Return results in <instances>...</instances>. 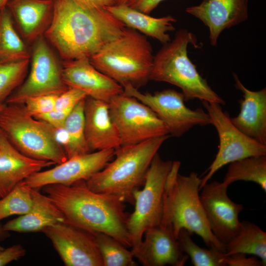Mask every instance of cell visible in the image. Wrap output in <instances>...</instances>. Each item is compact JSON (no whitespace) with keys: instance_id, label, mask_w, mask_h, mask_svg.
Here are the masks:
<instances>
[{"instance_id":"cell-1","label":"cell","mask_w":266,"mask_h":266,"mask_svg":"<svg viewBox=\"0 0 266 266\" xmlns=\"http://www.w3.org/2000/svg\"><path fill=\"white\" fill-rule=\"evenodd\" d=\"M43 35L64 61L90 59L121 34L126 26L105 9H86L72 0H53Z\"/></svg>"},{"instance_id":"cell-2","label":"cell","mask_w":266,"mask_h":266,"mask_svg":"<svg viewBox=\"0 0 266 266\" xmlns=\"http://www.w3.org/2000/svg\"><path fill=\"white\" fill-rule=\"evenodd\" d=\"M43 188L64 215L65 223L92 233H106L126 247H132L127 227L129 215L125 211L124 202L118 198L92 191L85 180Z\"/></svg>"},{"instance_id":"cell-3","label":"cell","mask_w":266,"mask_h":266,"mask_svg":"<svg viewBox=\"0 0 266 266\" xmlns=\"http://www.w3.org/2000/svg\"><path fill=\"white\" fill-rule=\"evenodd\" d=\"M179 161H174L167 175L164 195V210L161 224L170 227L177 239L182 229L195 233L208 248L226 253L225 245L211 232L199 192L201 179L195 172L188 176L179 173Z\"/></svg>"},{"instance_id":"cell-4","label":"cell","mask_w":266,"mask_h":266,"mask_svg":"<svg viewBox=\"0 0 266 266\" xmlns=\"http://www.w3.org/2000/svg\"><path fill=\"white\" fill-rule=\"evenodd\" d=\"M169 134L149 139L114 151L113 160L86 181L92 191L134 203L133 192L143 185L151 162Z\"/></svg>"},{"instance_id":"cell-5","label":"cell","mask_w":266,"mask_h":266,"mask_svg":"<svg viewBox=\"0 0 266 266\" xmlns=\"http://www.w3.org/2000/svg\"><path fill=\"white\" fill-rule=\"evenodd\" d=\"M154 56L147 38L126 27L120 35L106 44L90 59L92 65L123 88L138 89L149 80Z\"/></svg>"},{"instance_id":"cell-6","label":"cell","mask_w":266,"mask_h":266,"mask_svg":"<svg viewBox=\"0 0 266 266\" xmlns=\"http://www.w3.org/2000/svg\"><path fill=\"white\" fill-rule=\"evenodd\" d=\"M194 35L186 29L176 33L172 40L164 44L154 56L149 80L165 82L182 90L185 100L224 104V100L208 84L188 56L187 47L195 44Z\"/></svg>"},{"instance_id":"cell-7","label":"cell","mask_w":266,"mask_h":266,"mask_svg":"<svg viewBox=\"0 0 266 266\" xmlns=\"http://www.w3.org/2000/svg\"><path fill=\"white\" fill-rule=\"evenodd\" d=\"M0 130L25 155L60 164L67 157L57 141L54 128L27 112L23 104H6L0 109Z\"/></svg>"},{"instance_id":"cell-8","label":"cell","mask_w":266,"mask_h":266,"mask_svg":"<svg viewBox=\"0 0 266 266\" xmlns=\"http://www.w3.org/2000/svg\"><path fill=\"white\" fill-rule=\"evenodd\" d=\"M172 163L164 161L157 153L147 171L143 188L133 192L134 210L129 215L127 224L132 249L139 246L147 230L161 223L165 184Z\"/></svg>"},{"instance_id":"cell-9","label":"cell","mask_w":266,"mask_h":266,"mask_svg":"<svg viewBox=\"0 0 266 266\" xmlns=\"http://www.w3.org/2000/svg\"><path fill=\"white\" fill-rule=\"evenodd\" d=\"M30 62L28 75L6 104H23L27 99L38 96L59 95L69 88L62 78V65L43 35L32 43Z\"/></svg>"},{"instance_id":"cell-10","label":"cell","mask_w":266,"mask_h":266,"mask_svg":"<svg viewBox=\"0 0 266 266\" xmlns=\"http://www.w3.org/2000/svg\"><path fill=\"white\" fill-rule=\"evenodd\" d=\"M108 103L121 146L169 134L166 125L149 107L124 92Z\"/></svg>"},{"instance_id":"cell-11","label":"cell","mask_w":266,"mask_h":266,"mask_svg":"<svg viewBox=\"0 0 266 266\" xmlns=\"http://www.w3.org/2000/svg\"><path fill=\"white\" fill-rule=\"evenodd\" d=\"M123 89L125 94L149 107L166 125L170 136L179 137L194 126L211 124L207 113L186 106L182 93L166 89L153 94L143 93L130 85Z\"/></svg>"},{"instance_id":"cell-12","label":"cell","mask_w":266,"mask_h":266,"mask_svg":"<svg viewBox=\"0 0 266 266\" xmlns=\"http://www.w3.org/2000/svg\"><path fill=\"white\" fill-rule=\"evenodd\" d=\"M219 138L216 157L201 179L200 190L220 168L233 162L245 158L266 155V145L260 143L240 132L232 123L229 114L221 104L202 101Z\"/></svg>"},{"instance_id":"cell-13","label":"cell","mask_w":266,"mask_h":266,"mask_svg":"<svg viewBox=\"0 0 266 266\" xmlns=\"http://www.w3.org/2000/svg\"><path fill=\"white\" fill-rule=\"evenodd\" d=\"M51 240L67 266H103L94 234L65 222L48 226L42 231Z\"/></svg>"},{"instance_id":"cell-14","label":"cell","mask_w":266,"mask_h":266,"mask_svg":"<svg viewBox=\"0 0 266 266\" xmlns=\"http://www.w3.org/2000/svg\"><path fill=\"white\" fill-rule=\"evenodd\" d=\"M228 187L224 182L206 183L201 187L200 195L211 232L225 246L240 230L238 215L243 209L241 204L229 198Z\"/></svg>"},{"instance_id":"cell-15","label":"cell","mask_w":266,"mask_h":266,"mask_svg":"<svg viewBox=\"0 0 266 266\" xmlns=\"http://www.w3.org/2000/svg\"><path fill=\"white\" fill-rule=\"evenodd\" d=\"M114 151L106 149L72 157L52 168L33 173L23 182L30 188L39 189L50 184L70 185L86 181L113 159Z\"/></svg>"},{"instance_id":"cell-16","label":"cell","mask_w":266,"mask_h":266,"mask_svg":"<svg viewBox=\"0 0 266 266\" xmlns=\"http://www.w3.org/2000/svg\"><path fill=\"white\" fill-rule=\"evenodd\" d=\"M62 74L68 87L77 89L96 100L108 102L124 92L121 85L95 68L89 58L64 61Z\"/></svg>"},{"instance_id":"cell-17","label":"cell","mask_w":266,"mask_h":266,"mask_svg":"<svg viewBox=\"0 0 266 266\" xmlns=\"http://www.w3.org/2000/svg\"><path fill=\"white\" fill-rule=\"evenodd\" d=\"M185 11L208 28L210 44L216 46L224 30L248 18V0H202L198 5L187 7Z\"/></svg>"},{"instance_id":"cell-18","label":"cell","mask_w":266,"mask_h":266,"mask_svg":"<svg viewBox=\"0 0 266 266\" xmlns=\"http://www.w3.org/2000/svg\"><path fill=\"white\" fill-rule=\"evenodd\" d=\"M134 249V258L144 266H183L189 258L180 250L170 227L159 225L147 230Z\"/></svg>"},{"instance_id":"cell-19","label":"cell","mask_w":266,"mask_h":266,"mask_svg":"<svg viewBox=\"0 0 266 266\" xmlns=\"http://www.w3.org/2000/svg\"><path fill=\"white\" fill-rule=\"evenodd\" d=\"M84 125L85 138L91 152L115 150L121 146L108 102L87 97L84 105Z\"/></svg>"},{"instance_id":"cell-20","label":"cell","mask_w":266,"mask_h":266,"mask_svg":"<svg viewBox=\"0 0 266 266\" xmlns=\"http://www.w3.org/2000/svg\"><path fill=\"white\" fill-rule=\"evenodd\" d=\"M236 88L243 93L240 110L237 116L231 118L232 123L240 132L266 145V89L257 91L246 88L233 74Z\"/></svg>"},{"instance_id":"cell-21","label":"cell","mask_w":266,"mask_h":266,"mask_svg":"<svg viewBox=\"0 0 266 266\" xmlns=\"http://www.w3.org/2000/svg\"><path fill=\"white\" fill-rule=\"evenodd\" d=\"M6 7L23 38L33 43L43 35L52 20L53 0H10Z\"/></svg>"},{"instance_id":"cell-22","label":"cell","mask_w":266,"mask_h":266,"mask_svg":"<svg viewBox=\"0 0 266 266\" xmlns=\"http://www.w3.org/2000/svg\"><path fill=\"white\" fill-rule=\"evenodd\" d=\"M54 164L22 154L2 133L0 142V199L8 194L19 182Z\"/></svg>"},{"instance_id":"cell-23","label":"cell","mask_w":266,"mask_h":266,"mask_svg":"<svg viewBox=\"0 0 266 266\" xmlns=\"http://www.w3.org/2000/svg\"><path fill=\"white\" fill-rule=\"evenodd\" d=\"M33 203L26 214L10 220L4 225V231L31 233L42 231L45 228L65 222L62 212L47 196L36 189L32 190Z\"/></svg>"},{"instance_id":"cell-24","label":"cell","mask_w":266,"mask_h":266,"mask_svg":"<svg viewBox=\"0 0 266 266\" xmlns=\"http://www.w3.org/2000/svg\"><path fill=\"white\" fill-rule=\"evenodd\" d=\"M127 27L155 38L163 44L171 40L168 32L175 30L176 19L170 15L154 17L131 8L126 4L105 7Z\"/></svg>"},{"instance_id":"cell-25","label":"cell","mask_w":266,"mask_h":266,"mask_svg":"<svg viewBox=\"0 0 266 266\" xmlns=\"http://www.w3.org/2000/svg\"><path fill=\"white\" fill-rule=\"evenodd\" d=\"M31 58V50L18 33L12 15L6 7L0 12V63Z\"/></svg>"},{"instance_id":"cell-26","label":"cell","mask_w":266,"mask_h":266,"mask_svg":"<svg viewBox=\"0 0 266 266\" xmlns=\"http://www.w3.org/2000/svg\"><path fill=\"white\" fill-rule=\"evenodd\" d=\"M241 222L238 233L225 246L226 256L236 253L252 254L266 264V233L259 226L246 220Z\"/></svg>"},{"instance_id":"cell-27","label":"cell","mask_w":266,"mask_h":266,"mask_svg":"<svg viewBox=\"0 0 266 266\" xmlns=\"http://www.w3.org/2000/svg\"><path fill=\"white\" fill-rule=\"evenodd\" d=\"M239 180L254 182L266 192V155L251 156L229 164L223 182L229 186Z\"/></svg>"},{"instance_id":"cell-28","label":"cell","mask_w":266,"mask_h":266,"mask_svg":"<svg viewBox=\"0 0 266 266\" xmlns=\"http://www.w3.org/2000/svg\"><path fill=\"white\" fill-rule=\"evenodd\" d=\"M85 99L79 102L68 115L64 128L67 137L65 151L67 159L90 151L85 135L84 105Z\"/></svg>"},{"instance_id":"cell-29","label":"cell","mask_w":266,"mask_h":266,"mask_svg":"<svg viewBox=\"0 0 266 266\" xmlns=\"http://www.w3.org/2000/svg\"><path fill=\"white\" fill-rule=\"evenodd\" d=\"M187 230L182 229L179 232L177 241L182 252L190 257L194 266H226L225 253L212 248L198 246L191 238Z\"/></svg>"},{"instance_id":"cell-30","label":"cell","mask_w":266,"mask_h":266,"mask_svg":"<svg viewBox=\"0 0 266 266\" xmlns=\"http://www.w3.org/2000/svg\"><path fill=\"white\" fill-rule=\"evenodd\" d=\"M99 249L103 266H135L132 250L113 237L102 233H93Z\"/></svg>"},{"instance_id":"cell-31","label":"cell","mask_w":266,"mask_h":266,"mask_svg":"<svg viewBox=\"0 0 266 266\" xmlns=\"http://www.w3.org/2000/svg\"><path fill=\"white\" fill-rule=\"evenodd\" d=\"M32 190L22 181L0 199V221L13 215H22L30 211L33 203Z\"/></svg>"},{"instance_id":"cell-32","label":"cell","mask_w":266,"mask_h":266,"mask_svg":"<svg viewBox=\"0 0 266 266\" xmlns=\"http://www.w3.org/2000/svg\"><path fill=\"white\" fill-rule=\"evenodd\" d=\"M30 59L9 63H0V109L9 96L23 82Z\"/></svg>"},{"instance_id":"cell-33","label":"cell","mask_w":266,"mask_h":266,"mask_svg":"<svg viewBox=\"0 0 266 266\" xmlns=\"http://www.w3.org/2000/svg\"><path fill=\"white\" fill-rule=\"evenodd\" d=\"M58 96L46 95L31 97L27 99L23 104L28 114L35 117L52 110Z\"/></svg>"},{"instance_id":"cell-34","label":"cell","mask_w":266,"mask_h":266,"mask_svg":"<svg viewBox=\"0 0 266 266\" xmlns=\"http://www.w3.org/2000/svg\"><path fill=\"white\" fill-rule=\"evenodd\" d=\"M87 97V95L82 91L74 88L69 87L58 96L54 109L71 110Z\"/></svg>"},{"instance_id":"cell-35","label":"cell","mask_w":266,"mask_h":266,"mask_svg":"<svg viewBox=\"0 0 266 266\" xmlns=\"http://www.w3.org/2000/svg\"><path fill=\"white\" fill-rule=\"evenodd\" d=\"M72 109L59 110L53 109L47 113L38 115L34 118L44 122L52 128H61L64 127L66 119Z\"/></svg>"},{"instance_id":"cell-36","label":"cell","mask_w":266,"mask_h":266,"mask_svg":"<svg viewBox=\"0 0 266 266\" xmlns=\"http://www.w3.org/2000/svg\"><path fill=\"white\" fill-rule=\"evenodd\" d=\"M225 262L227 266H264L261 260L258 259L256 256L247 257L246 254L236 253L226 256Z\"/></svg>"},{"instance_id":"cell-37","label":"cell","mask_w":266,"mask_h":266,"mask_svg":"<svg viewBox=\"0 0 266 266\" xmlns=\"http://www.w3.org/2000/svg\"><path fill=\"white\" fill-rule=\"evenodd\" d=\"M26 251L20 244L14 245L0 252V266L7 265L25 256Z\"/></svg>"},{"instance_id":"cell-38","label":"cell","mask_w":266,"mask_h":266,"mask_svg":"<svg viewBox=\"0 0 266 266\" xmlns=\"http://www.w3.org/2000/svg\"><path fill=\"white\" fill-rule=\"evenodd\" d=\"M165 0H129L126 5L145 14H149Z\"/></svg>"},{"instance_id":"cell-39","label":"cell","mask_w":266,"mask_h":266,"mask_svg":"<svg viewBox=\"0 0 266 266\" xmlns=\"http://www.w3.org/2000/svg\"><path fill=\"white\" fill-rule=\"evenodd\" d=\"M80 7L86 9H104L115 5V0H72Z\"/></svg>"},{"instance_id":"cell-40","label":"cell","mask_w":266,"mask_h":266,"mask_svg":"<svg viewBox=\"0 0 266 266\" xmlns=\"http://www.w3.org/2000/svg\"><path fill=\"white\" fill-rule=\"evenodd\" d=\"M10 0H0V12L6 8L8 2Z\"/></svg>"},{"instance_id":"cell-41","label":"cell","mask_w":266,"mask_h":266,"mask_svg":"<svg viewBox=\"0 0 266 266\" xmlns=\"http://www.w3.org/2000/svg\"><path fill=\"white\" fill-rule=\"evenodd\" d=\"M129 0H115V5L126 4Z\"/></svg>"},{"instance_id":"cell-42","label":"cell","mask_w":266,"mask_h":266,"mask_svg":"<svg viewBox=\"0 0 266 266\" xmlns=\"http://www.w3.org/2000/svg\"><path fill=\"white\" fill-rule=\"evenodd\" d=\"M3 249H4V248L0 245V252L1 251H2Z\"/></svg>"},{"instance_id":"cell-43","label":"cell","mask_w":266,"mask_h":266,"mask_svg":"<svg viewBox=\"0 0 266 266\" xmlns=\"http://www.w3.org/2000/svg\"><path fill=\"white\" fill-rule=\"evenodd\" d=\"M2 135V133L1 131L0 130V140H1Z\"/></svg>"}]
</instances>
